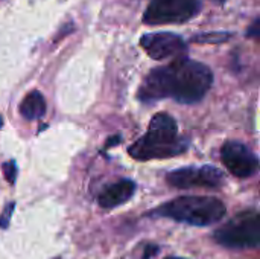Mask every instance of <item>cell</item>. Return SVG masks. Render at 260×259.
<instances>
[{
    "label": "cell",
    "mask_w": 260,
    "mask_h": 259,
    "mask_svg": "<svg viewBox=\"0 0 260 259\" xmlns=\"http://www.w3.org/2000/svg\"><path fill=\"white\" fill-rule=\"evenodd\" d=\"M212 84L213 73L206 64L180 56L168 66L151 70L137 96L145 102L172 98L181 104H195L206 96Z\"/></svg>",
    "instance_id": "cell-1"
},
{
    "label": "cell",
    "mask_w": 260,
    "mask_h": 259,
    "mask_svg": "<svg viewBox=\"0 0 260 259\" xmlns=\"http://www.w3.org/2000/svg\"><path fill=\"white\" fill-rule=\"evenodd\" d=\"M187 150V140L178 134L175 119L168 113H157L148 127V131L136 140L128 153L136 160L169 159L183 154Z\"/></svg>",
    "instance_id": "cell-2"
},
{
    "label": "cell",
    "mask_w": 260,
    "mask_h": 259,
    "mask_svg": "<svg viewBox=\"0 0 260 259\" xmlns=\"http://www.w3.org/2000/svg\"><path fill=\"white\" fill-rule=\"evenodd\" d=\"M154 217L172 218L178 223L192 226H210L218 223L225 215V205L207 195H183L174 198L152 212Z\"/></svg>",
    "instance_id": "cell-3"
},
{
    "label": "cell",
    "mask_w": 260,
    "mask_h": 259,
    "mask_svg": "<svg viewBox=\"0 0 260 259\" xmlns=\"http://www.w3.org/2000/svg\"><path fill=\"white\" fill-rule=\"evenodd\" d=\"M215 241L230 249H256L260 244V217L247 211L232 218L215 232Z\"/></svg>",
    "instance_id": "cell-4"
},
{
    "label": "cell",
    "mask_w": 260,
    "mask_h": 259,
    "mask_svg": "<svg viewBox=\"0 0 260 259\" xmlns=\"http://www.w3.org/2000/svg\"><path fill=\"white\" fill-rule=\"evenodd\" d=\"M201 9V0H151L143 21L146 24L184 23L193 18Z\"/></svg>",
    "instance_id": "cell-5"
},
{
    "label": "cell",
    "mask_w": 260,
    "mask_h": 259,
    "mask_svg": "<svg viewBox=\"0 0 260 259\" xmlns=\"http://www.w3.org/2000/svg\"><path fill=\"white\" fill-rule=\"evenodd\" d=\"M166 182L172 188H218L224 182V174L216 166H187L174 169L166 176Z\"/></svg>",
    "instance_id": "cell-6"
},
{
    "label": "cell",
    "mask_w": 260,
    "mask_h": 259,
    "mask_svg": "<svg viewBox=\"0 0 260 259\" xmlns=\"http://www.w3.org/2000/svg\"><path fill=\"white\" fill-rule=\"evenodd\" d=\"M221 160L224 166L236 177L247 179L256 174L259 168L257 156L241 142H225L221 148Z\"/></svg>",
    "instance_id": "cell-7"
},
{
    "label": "cell",
    "mask_w": 260,
    "mask_h": 259,
    "mask_svg": "<svg viewBox=\"0 0 260 259\" xmlns=\"http://www.w3.org/2000/svg\"><path fill=\"white\" fill-rule=\"evenodd\" d=\"M145 52L154 60H165L169 56H184L186 41L172 32H152L140 38Z\"/></svg>",
    "instance_id": "cell-8"
},
{
    "label": "cell",
    "mask_w": 260,
    "mask_h": 259,
    "mask_svg": "<svg viewBox=\"0 0 260 259\" xmlns=\"http://www.w3.org/2000/svg\"><path fill=\"white\" fill-rule=\"evenodd\" d=\"M136 192V183L133 180H119L110 186H107L101 194H99V206L104 209H113L125 202H128Z\"/></svg>",
    "instance_id": "cell-9"
},
{
    "label": "cell",
    "mask_w": 260,
    "mask_h": 259,
    "mask_svg": "<svg viewBox=\"0 0 260 259\" xmlns=\"http://www.w3.org/2000/svg\"><path fill=\"white\" fill-rule=\"evenodd\" d=\"M44 113H46V99L37 90L27 93L20 104V114L24 119H29V121L40 119L44 116Z\"/></svg>",
    "instance_id": "cell-10"
},
{
    "label": "cell",
    "mask_w": 260,
    "mask_h": 259,
    "mask_svg": "<svg viewBox=\"0 0 260 259\" xmlns=\"http://www.w3.org/2000/svg\"><path fill=\"white\" fill-rule=\"evenodd\" d=\"M232 35L230 34H225V32H207L204 35H200V37H195L193 41H200V43H221V41H225L229 40Z\"/></svg>",
    "instance_id": "cell-11"
},
{
    "label": "cell",
    "mask_w": 260,
    "mask_h": 259,
    "mask_svg": "<svg viewBox=\"0 0 260 259\" xmlns=\"http://www.w3.org/2000/svg\"><path fill=\"white\" fill-rule=\"evenodd\" d=\"M3 176H5V179H6L11 185H14V183H15V177H17V165H15V162H14V160H9V162L3 163Z\"/></svg>",
    "instance_id": "cell-12"
},
{
    "label": "cell",
    "mask_w": 260,
    "mask_h": 259,
    "mask_svg": "<svg viewBox=\"0 0 260 259\" xmlns=\"http://www.w3.org/2000/svg\"><path fill=\"white\" fill-rule=\"evenodd\" d=\"M259 26H260V20H259V18H256V20H254V23L251 24V27L248 29L247 35H248V37H257V35H259V32H260Z\"/></svg>",
    "instance_id": "cell-13"
},
{
    "label": "cell",
    "mask_w": 260,
    "mask_h": 259,
    "mask_svg": "<svg viewBox=\"0 0 260 259\" xmlns=\"http://www.w3.org/2000/svg\"><path fill=\"white\" fill-rule=\"evenodd\" d=\"M157 252H158V249H157L155 246H149V247L146 249V252H145V256H143V258L148 259V258H149V256H152V255H155Z\"/></svg>",
    "instance_id": "cell-14"
},
{
    "label": "cell",
    "mask_w": 260,
    "mask_h": 259,
    "mask_svg": "<svg viewBox=\"0 0 260 259\" xmlns=\"http://www.w3.org/2000/svg\"><path fill=\"white\" fill-rule=\"evenodd\" d=\"M120 142V137L119 136H116V137H111L108 142H107V148H110V147H113V145H117Z\"/></svg>",
    "instance_id": "cell-15"
},
{
    "label": "cell",
    "mask_w": 260,
    "mask_h": 259,
    "mask_svg": "<svg viewBox=\"0 0 260 259\" xmlns=\"http://www.w3.org/2000/svg\"><path fill=\"white\" fill-rule=\"evenodd\" d=\"M213 2H216V3H224V2H227V0H213Z\"/></svg>",
    "instance_id": "cell-16"
},
{
    "label": "cell",
    "mask_w": 260,
    "mask_h": 259,
    "mask_svg": "<svg viewBox=\"0 0 260 259\" xmlns=\"http://www.w3.org/2000/svg\"><path fill=\"white\" fill-rule=\"evenodd\" d=\"M166 259H183V258H178V256H169V258Z\"/></svg>",
    "instance_id": "cell-17"
},
{
    "label": "cell",
    "mask_w": 260,
    "mask_h": 259,
    "mask_svg": "<svg viewBox=\"0 0 260 259\" xmlns=\"http://www.w3.org/2000/svg\"><path fill=\"white\" fill-rule=\"evenodd\" d=\"M2 125H3V118L0 116V128H2Z\"/></svg>",
    "instance_id": "cell-18"
}]
</instances>
